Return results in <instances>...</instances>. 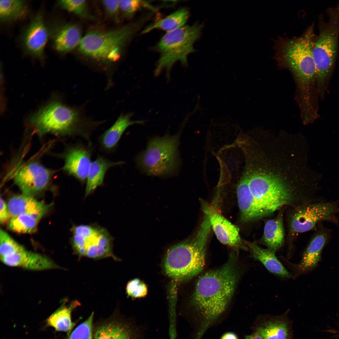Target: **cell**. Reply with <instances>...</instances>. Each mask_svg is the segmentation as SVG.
Listing matches in <instances>:
<instances>
[{
    "instance_id": "cell-4",
    "label": "cell",
    "mask_w": 339,
    "mask_h": 339,
    "mask_svg": "<svg viewBox=\"0 0 339 339\" xmlns=\"http://www.w3.org/2000/svg\"><path fill=\"white\" fill-rule=\"evenodd\" d=\"M327 22L319 17V34L313 50L316 73V88L321 98H323L329 80L332 73L338 50L339 36V3L326 10Z\"/></svg>"
},
{
    "instance_id": "cell-29",
    "label": "cell",
    "mask_w": 339,
    "mask_h": 339,
    "mask_svg": "<svg viewBox=\"0 0 339 339\" xmlns=\"http://www.w3.org/2000/svg\"><path fill=\"white\" fill-rule=\"evenodd\" d=\"M43 217L40 215L22 214L11 217L9 227L14 232L23 233H32L36 230L38 223Z\"/></svg>"
},
{
    "instance_id": "cell-17",
    "label": "cell",
    "mask_w": 339,
    "mask_h": 339,
    "mask_svg": "<svg viewBox=\"0 0 339 339\" xmlns=\"http://www.w3.org/2000/svg\"><path fill=\"white\" fill-rule=\"evenodd\" d=\"M236 191L242 222H251L266 216L249 189L247 177L244 171L237 185Z\"/></svg>"
},
{
    "instance_id": "cell-34",
    "label": "cell",
    "mask_w": 339,
    "mask_h": 339,
    "mask_svg": "<svg viewBox=\"0 0 339 339\" xmlns=\"http://www.w3.org/2000/svg\"><path fill=\"white\" fill-rule=\"evenodd\" d=\"M126 293L128 297L134 299L145 296L148 292V287L143 281L138 278L129 281L126 288Z\"/></svg>"
},
{
    "instance_id": "cell-12",
    "label": "cell",
    "mask_w": 339,
    "mask_h": 339,
    "mask_svg": "<svg viewBox=\"0 0 339 339\" xmlns=\"http://www.w3.org/2000/svg\"><path fill=\"white\" fill-rule=\"evenodd\" d=\"M202 210L208 218L218 240L237 251L248 249L241 239L239 229L220 214L207 202L200 200Z\"/></svg>"
},
{
    "instance_id": "cell-19",
    "label": "cell",
    "mask_w": 339,
    "mask_h": 339,
    "mask_svg": "<svg viewBox=\"0 0 339 339\" xmlns=\"http://www.w3.org/2000/svg\"><path fill=\"white\" fill-rule=\"evenodd\" d=\"M329 237L328 232L321 229L313 237L303 253L302 259L296 266L299 274L312 270L318 264L322 250Z\"/></svg>"
},
{
    "instance_id": "cell-32",
    "label": "cell",
    "mask_w": 339,
    "mask_h": 339,
    "mask_svg": "<svg viewBox=\"0 0 339 339\" xmlns=\"http://www.w3.org/2000/svg\"><path fill=\"white\" fill-rule=\"evenodd\" d=\"M57 3L61 8L68 12L81 17L88 15L86 0H63L59 1Z\"/></svg>"
},
{
    "instance_id": "cell-22",
    "label": "cell",
    "mask_w": 339,
    "mask_h": 339,
    "mask_svg": "<svg viewBox=\"0 0 339 339\" xmlns=\"http://www.w3.org/2000/svg\"><path fill=\"white\" fill-rule=\"evenodd\" d=\"M132 113L121 115L113 125L101 136L100 143L102 148L107 151L113 150L117 146L123 132L129 126L135 124H142L143 121H132Z\"/></svg>"
},
{
    "instance_id": "cell-15",
    "label": "cell",
    "mask_w": 339,
    "mask_h": 339,
    "mask_svg": "<svg viewBox=\"0 0 339 339\" xmlns=\"http://www.w3.org/2000/svg\"><path fill=\"white\" fill-rule=\"evenodd\" d=\"M91 153L89 148L80 144L69 148L64 156V170L79 181H84L92 162Z\"/></svg>"
},
{
    "instance_id": "cell-23",
    "label": "cell",
    "mask_w": 339,
    "mask_h": 339,
    "mask_svg": "<svg viewBox=\"0 0 339 339\" xmlns=\"http://www.w3.org/2000/svg\"><path fill=\"white\" fill-rule=\"evenodd\" d=\"M123 163L113 162L102 156L98 157L92 162L86 179L85 196L90 195L103 184L105 173L109 169Z\"/></svg>"
},
{
    "instance_id": "cell-28",
    "label": "cell",
    "mask_w": 339,
    "mask_h": 339,
    "mask_svg": "<svg viewBox=\"0 0 339 339\" xmlns=\"http://www.w3.org/2000/svg\"><path fill=\"white\" fill-rule=\"evenodd\" d=\"M288 325L279 320L268 321L259 327L257 331L263 339H288Z\"/></svg>"
},
{
    "instance_id": "cell-24",
    "label": "cell",
    "mask_w": 339,
    "mask_h": 339,
    "mask_svg": "<svg viewBox=\"0 0 339 339\" xmlns=\"http://www.w3.org/2000/svg\"><path fill=\"white\" fill-rule=\"evenodd\" d=\"M284 230L281 216L267 221L264 229L263 240L267 248L276 251L282 245Z\"/></svg>"
},
{
    "instance_id": "cell-10",
    "label": "cell",
    "mask_w": 339,
    "mask_h": 339,
    "mask_svg": "<svg viewBox=\"0 0 339 339\" xmlns=\"http://www.w3.org/2000/svg\"><path fill=\"white\" fill-rule=\"evenodd\" d=\"M337 202H318L308 205L297 211L290 223L292 234L307 232L315 229L319 222L332 220L339 213Z\"/></svg>"
},
{
    "instance_id": "cell-20",
    "label": "cell",
    "mask_w": 339,
    "mask_h": 339,
    "mask_svg": "<svg viewBox=\"0 0 339 339\" xmlns=\"http://www.w3.org/2000/svg\"><path fill=\"white\" fill-rule=\"evenodd\" d=\"M245 243L251 257L261 263L269 272L281 279L292 277L291 274L276 257L275 251L261 247L254 242L245 241Z\"/></svg>"
},
{
    "instance_id": "cell-37",
    "label": "cell",
    "mask_w": 339,
    "mask_h": 339,
    "mask_svg": "<svg viewBox=\"0 0 339 339\" xmlns=\"http://www.w3.org/2000/svg\"><path fill=\"white\" fill-rule=\"evenodd\" d=\"M221 339H238L237 336L234 333L228 332L224 334Z\"/></svg>"
},
{
    "instance_id": "cell-31",
    "label": "cell",
    "mask_w": 339,
    "mask_h": 339,
    "mask_svg": "<svg viewBox=\"0 0 339 339\" xmlns=\"http://www.w3.org/2000/svg\"><path fill=\"white\" fill-rule=\"evenodd\" d=\"M153 9L149 3L145 1L137 0H120V10L126 18H131L135 13L142 8Z\"/></svg>"
},
{
    "instance_id": "cell-11",
    "label": "cell",
    "mask_w": 339,
    "mask_h": 339,
    "mask_svg": "<svg viewBox=\"0 0 339 339\" xmlns=\"http://www.w3.org/2000/svg\"><path fill=\"white\" fill-rule=\"evenodd\" d=\"M52 175L50 170L37 162H32L19 165L13 179L23 194L32 196L45 190Z\"/></svg>"
},
{
    "instance_id": "cell-5",
    "label": "cell",
    "mask_w": 339,
    "mask_h": 339,
    "mask_svg": "<svg viewBox=\"0 0 339 339\" xmlns=\"http://www.w3.org/2000/svg\"><path fill=\"white\" fill-rule=\"evenodd\" d=\"M152 16L149 13L133 22L112 30L89 31L82 38L79 50L83 54L97 60L115 61L120 57L126 43Z\"/></svg>"
},
{
    "instance_id": "cell-21",
    "label": "cell",
    "mask_w": 339,
    "mask_h": 339,
    "mask_svg": "<svg viewBox=\"0 0 339 339\" xmlns=\"http://www.w3.org/2000/svg\"><path fill=\"white\" fill-rule=\"evenodd\" d=\"M10 217L22 214L43 217L51 206L38 201L32 196L23 194L13 196L7 204Z\"/></svg>"
},
{
    "instance_id": "cell-36",
    "label": "cell",
    "mask_w": 339,
    "mask_h": 339,
    "mask_svg": "<svg viewBox=\"0 0 339 339\" xmlns=\"http://www.w3.org/2000/svg\"><path fill=\"white\" fill-rule=\"evenodd\" d=\"M10 217L9 214L8 206L4 200L0 198V222L3 223Z\"/></svg>"
},
{
    "instance_id": "cell-9",
    "label": "cell",
    "mask_w": 339,
    "mask_h": 339,
    "mask_svg": "<svg viewBox=\"0 0 339 339\" xmlns=\"http://www.w3.org/2000/svg\"><path fill=\"white\" fill-rule=\"evenodd\" d=\"M71 231L73 249L78 259L112 257L119 260L113 253L112 237L105 229L95 225H80L73 227Z\"/></svg>"
},
{
    "instance_id": "cell-33",
    "label": "cell",
    "mask_w": 339,
    "mask_h": 339,
    "mask_svg": "<svg viewBox=\"0 0 339 339\" xmlns=\"http://www.w3.org/2000/svg\"><path fill=\"white\" fill-rule=\"evenodd\" d=\"M0 257L12 254L23 247L2 229L0 230Z\"/></svg>"
},
{
    "instance_id": "cell-26",
    "label": "cell",
    "mask_w": 339,
    "mask_h": 339,
    "mask_svg": "<svg viewBox=\"0 0 339 339\" xmlns=\"http://www.w3.org/2000/svg\"><path fill=\"white\" fill-rule=\"evenodd\" d=\"M29 11L27 3L24 0L0 1V20L2 23L12 22L24 18Z\"/></svg>"
},
{
    "instance_id": "cell-38",
    "label": "cell",
    "mask_w": 339,
    "mask_h": 339,
    "mask_svg": "<svg viewBox=\"0 0 339 339\" xmlns=\"http://www.w3.org/2000/svg\"><path fill=\"white\" fill-rule=\"evenodd\" d=\"M245 339H263L262 337L256 331L255 332L249 335L246 336Z\"/></svg>"
},
{
    "instance_id": "cell-35",
    "label": "cell",
    "mask_w": 339,
    "mask_h": 339,
    "mask_svg": "<svg viewBox=\"0 0 339 339\" xmlns=\"http://www.w3.org/2000/svg\"><path fill=\"white\" fill-rule=\"evenodd\" d=\"M102 2L108 14L116 18L120 10V0H103Z\"/></svg>"
},
{
    "instance_id": "cell-6",
    "label": "cell",
    "mask_w": 339,
    "mask_h": 339,
    "mask_svg": "<svg viewBox=\"0 0 339 339\" xmlns=\"http://www.w3.org/2000/svg\"><path fill=\"white\" fill-rule=\"evenodd\" d=\"M28 121L40 135L52 133L86 137L87 130L91 126L77 110L55 98L30 116Z\"/></svg>"
},
{
    "instance_id": "cell-14",
    "label": "cell",
    "mask_w": 339,
    "mask_h": 339,
    "mask_svg": "<svg viewBox=\"0 0 339 339\" xmlns=\"http://www.w3.org/2000/svg\"><path fill=\"white\" fill-rule=\"evenodd\" d=\"M143 326L126 319L104 321L93 330V339H145Z\"/></svg>"
},
{
    "instance_id": "cell-27",
    "label": "cell",
    "mask_w": 339,
    "mask_h": 339,
    "mask_svg": "<svg viewBox=\"0 0 339 339\" xmlns=\"http://www.w3.org/2000/svg\"><path fill=\"white\" fill-rule=\"evenodd\" d=\"M77 300L73 301L69 305L63 306L52 314L47 319L48 325L59 331H69L73 328V324L71 318L72 310L80 306Z\"/></svg>"
},
{
    "instance_id": "cell-13",
    "label": "cell",
    "mask_w": 339,
    "mask_h": 339,
    "mask_svg": "<svg viewBox=\"0 0 339 339\" xmlns=\"http://www.w3.org/2000/svg\"><path fill=\"white\" fill-rule=\"evenodd\" d=\"M50 36V30L43 14L39 13L25 28L21 37L23 47L28 55L42 59L46 45Z\"/></svg>"
},
{
    "instance_id": "cell-3",
    "label": "cell",
    "mask_w": 339,
    "mask_h": 339,
    "mask_svg": "<svg viewBox=\"0 0 339 339\" xmlns=\"http://www.w3.org/2000/svg\"><path fill=\"white\" fill-rule=\"evenodd\" d=\"M207 217L194 236L170 247L163 261L166 274L175 282L187 281L200 273L205 265L207 245L211 229Z\"/></svg>"
},
{
    "instance_id": "cell-1",
    "label": "cell",
    "mask_w": 339,
    "mask_h": 339,
    "mask_svg": "<svg viewBox=\"0 0 339 339\" xmlns=\"http://www.w3.org/2000/svg\"><path fill=\"white\" fill-rule=\"evenodd\" d=\"M237 254L231 252L221 266L207 272L196 280L189 302L191 310L206 328L225 312L242 270Z\"/></svg>"
},
{
    "instance_id": "cell-8",
    "label": "cell",
    "mask_w": 339,
    "mask_h": 339,
    "mask_svg": "<svg viewBox=\"0 0 339 339\" xmlns=\"http://www.w3.org/2000/svg\"><path fill=\"white\" fill-rule=\"evenodd\" d=\"M179 133L150 140L137 158L139 166L148 175L161 176L173 173L178 165Z\"/></svg>"
},
{
    "instance_id": "cell-16",
    "label": "cell",
    "mask_w": 339,
    "mask_h": 339,
    "mask_svg": "<svg viewBox=\"0 0 339 339\" xmlns=\"http://www.w3.org/2000/svg\"><path fill=\"white\" fill-rule=\"evenodd\" d=\"M6 265L28 270L40 271L55 268V264L50 259L41 254L29 251L23 247L9 255L0 257Z\"/></svg>"
},
{
    "instance_id": "cell-18",
    "label": "cell",
    "mask_w": 339,
    "mask_h": 339,
    "mask_svg": "<svg viewBox=\"0 0 339 339\" xmlns=\"http://www.w3.org/2000/svg\"><path fill=\"white\" fill-rule=\"evenodd\" d=\"M50 30L55 50L65 53L79 46L82 38L79 28L75 24L58 23Z\"/></svg>"
},
{
    "instance_id": "cell-30",
    "label": "cell",
    "mask_w": 339,
    "mask_h": 339,
    "mask_svg": "<svg viewBox=\"0 0 339 339\" xmlns=\"http://www.w3.org/2000/svg\"><path fill=\"white\" fill-rule=\"evenodd\" d=\"M94 312L72 331L68 339H93Z\"/></svg>"
},
{
    "instance_id": "cell-25",
    "label": "cell",
    "mask_w": 339,
    "mask_h": 339,
    "mask_svg": "<svg viewBox=\"0 0 339 339\" xmlns=\"http://www.w3.org/2000/svg\"><path fill=\"white\" fill-rule=\"evenodd\" d=\"M189 16V12L186 8H180L165 18L149 24L141 34H146L155 29H160L167 32L174 30L185 25Z\"/></svg>"
},
{
    "instance_id": "cell-2",
    "label": "cell",
    "mask_w": 339,
    "mask_h": 339,
    "mask_svg": "<svg viewBox=\"0 0 339 339\" xmlns=\"http://www.w3.org/2000/svg\"><path fill=\"white\" fill-rule=\"evenodd\" d=\"M314 26L313 24L299 37L281 39L275 47V58L278 65L291 73L295 84V101L302 105L313 102L317 93L313 54L317 36L314 32Z\"/></svg>"
},
{
    "instance_id": "cell-7",
    "label": "cell",
    "mask_w": 339,
    "mask_h": 339,
    "mask_svg": "<svg viewBox=\"0 0 339 339\" xmlns=\"http://www.w3.org/2000/svg\"><path fill=\"white\" fill-rule=\"evenodd\" d=\"M202 27V24L198 23L184 25L167 32L161 38L155 47L159 54L154 70L155 76L165 70L169 78L171 68L176 62H179L184 66L187 65L188 56L195 51L193 45L199 37Z\"/></svg>"
}]
</instances>
